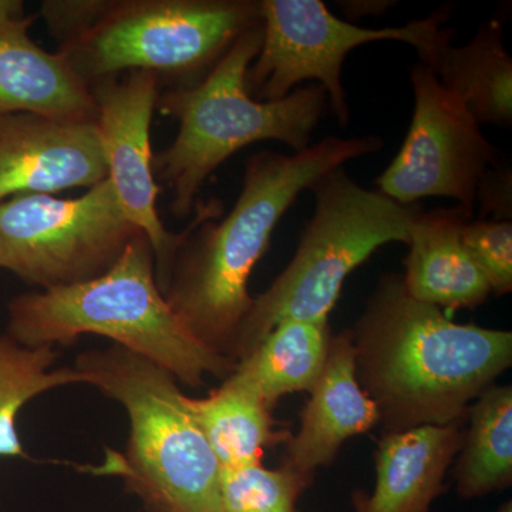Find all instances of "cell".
Listing matches in <instances>:
<instances>
[{"label":"cell","instance_id":"6da1fadb","mask_svg":"<svg viewBox=\"0 0 512 512\" xmlns=\"http://www.w3.org/2000/svg\"><path fill=\"white\" fill-rule=\"evenodd\" d=\"M382 147L375 136L326 137L292 156L261 151L248 158L238 200L222 220L220 201H198L161 286L184 328L205 348L232 360L254 301L249 278L285 212L323 175Z\"/></svg>","mask_w":512,"mask_h":512},{"label":"cell","instance_id":"7a4b0ae2","mask_svg":"<svg viewBox=\"0 0 512 512\" xmlns=\"http://www.w3.org/2000/svg\"><path fill=\"white\" fill-rule=\"evenodd\" d=\"M350 333L357 380L384 433L461 423L512 363L510 330L454 322L412 298L400 275L380 279Z\"/></svg>","mask_w":512,"mask_h":512},{"label":"cell","instance_id":"3957f363","mask_svg":"<svg viewBox=\"0 0 512 512\" xmlns=\"http://www.w3.org/2000/svg\"><path fill=\"white\" fill-rule=\"evenodd\" d=\"M6 333L25 346H69L96 335L146 357L191 389L225 380L237 363L205 348L171 311L157 282L156 256L143 232L106 274L8 303Z\"/></svg>","mask_w":512,"mask_h":512},{"label":"cell","instance_id":"277c9868","mask_svg":"<svg viewBox=\"0 0 512 512\" xmlns=\"http://www.w3.org/2000/svg\"><path fill=\"white\" fill-rule=\"evenodd\" d=\"M262 40L261 20L238 37L200 83L158 94L156 109L177 120L178 133L170 146L154 154L153 171L170 188V211L177 218L194 212L202 185L242 148L268 140L286 144L293 153L309 147L328 94L311 84L282 100L252 99L245 76Z\"/></svg>","mask_w":512,"mask_h":512},{"label":"cell","instance_id":"5b68a950","mask_svg":"<svg viewBox=\"0 0 512 512\" xmlns=\"http://www.w3.org/2000/svg\"><path fill=\"white\" fill-rule=\"evenodd\" d=\"M76 367L126 410V453L103 470L123 478L148 512H221V467L168 370L121 346L89 350Z\"/></svg>","mask_w":512,"mask_h":512},{"label":"cell","instance_id":"8992f818","mask_svg":"<svg viewBox=\"0 0 512 512\" xmlns=\"http://www.w3.org/2000/svg\"><path fill=\"white\" fill-rule=\"evenodd\" d=\"M315 212L291 264L252 301L232 360L248 356L284 320L328 323L348 276L377 249L409 244L419 205H403L355 183L339 167L311 188Z\"/></svg>","mask_w":512,"mask_h":512},{"label":"cell","instance_id":"52a82bcc","mask_svg":"<svg viewBox=\"0 0 512 512\" xmlns=\"http://www.w3.org/2000/svg\"><path fill=\"white\" fill-rule=\"evenodd\" d=\"M261 20L259 0H113L90 32L57 52L89 89L130 72L190 87Z\"/></svg>","mask_w":512,"mask_h":512},{"label":"cell","instance_id":"ba28073f","mask_svg":"<svg viewBox=\"0 0 512 512\" xmlns=\"http://www.w3.org/2000/svg\"><path fill=\"white\" fill-rule=\"evenodd\" d=\"M141 232L109 178L77 198L20 195L0 202V269L52 291L106 274Z\"/></svg>","mask_w":512,"mask_h":512},{"label":"cell","instance_id":"9c48e42d","mask_svg":"<svg viewBox=\"0 0 512 512\" xmlns=\"http://www.w3.org/2000/svg\"><path fill=\"white\" fill-rule=\"evenodd\" d=\"M264 40L249 66L245 86L252 99H285L298 84L315 80L328 94L330 109L342 126L349 104L342 86V66L356 47L396 40L420 57L447 35V13L437 12L400 28L366 29L336 18L320 0H259Z\"/></svg>","mask_w":512,"mask_h":512},{"label":"cell","instance_id":"30bf717a","mask_svg":"<svg viewBox=\"0 0 512 512\" xmlns=\"http://www.w3.org/2000/svg\"><path fill=\"white\" fill-rule=\"evenodd\" d=\"M414 110L409 133L377 191L403 205L423 198L458 202L473 218L481 178L497 160L498 150L485 138L473 114L426 66L412 70Z\"/></svg>","mask_w":512,"mask_h":512},{"label":"cell","instance_id":"8fae6325","mask_svg":"<svg viewBox=\"0 0 512 512\" xmlns=\"http://www.w3.org/2000/svg\"><path fill=\"white\" fill-rule=\"evenodd\" d=\"M97 106V128L121 210L150 241L156 256L158 285L187 234L168 231L157 210L161 185L153 171L151 123L156 110L160 80L147 72H130L90 86Z\"/></svg>","mask_w":512,"mask_h":512},{"label":"cell","instance_id":"7c38bea8","mask_svg":"<svg viewBox=\"0 0 512 512\" xmlns=\"http://www.w3.org/2000/svg\"><path fill=\"white\" fill-rule=\"evenodd\" d=\"M106 178L96 123L32 113L0 116V202L20 195L89 190Z\"/></svg>","mask_w":512,"mask_h":512},{"label":"cell","instance_id":"4fadbf2b","mask_svg":"<svg viewBox=\"0 0 512 512\" xmlns=\"http://www.w3.org/2000/svg\"><path fill=\"white\" fill-rule=\"evenodd\" d=\"M301 417V427L286 440L284 466L313 478L329 466L340 447L380 421L375 402L356 376L350 330L330 335L328 359Z\"/></svg>","mask_w":512,"mask_h":512},{"label":"cell","instance_id":"5bb4252c","mask_svg":"<svg viewBox=\"0 0 512 512\" xmlns=\"http://www.w3.org/2000/svg\"><path fill=\"white\" fill-rule=\"evenodd\" d=\"M463 421L384 433L372 493L356 490L353 512H430L463 441Z\"/></svg>","mask_w":512,"mask_h":512},{"label":"cell","instance_id":"9a60e30c","mask_svg":"<svg viewBox=\"0 0 512 512\" xmlns=\"http://www.w3.org/2000/svg\"><path fill=\"white\" fill-rule=\"evenodd\" d=\"M36 16L0 30V116L32 113L69 123H96L92 92L62 53L33 42Z\"/></svg>","mask_w":512,"mask_h":512},{"label":"cell","instance_id":"2e32d148","mask_svg":"<svg viewBox=\"0 0 512 512\" xmlns=\"http://www.w3.org/2000/svg\"><path fill=\"white\" fill-rule=\"evenodd\" d=\"M468 220L473 218L458 207L417 212L402 276L404 288L416 301L456 311L477 308L493 293L461 239Z\"/></svg>","mask_w":512,"mask_h":512},{"label":"cell","instance_id":"e0dca14e","mask_svg":"<svg viewBox=\"0 0 512 512\" xmlns=\"http://www.w3.org/2000/svg\"><path fill=\"white\" fill-rule=\"evenodd\" d=\"M451 30L420 57L480 124L512 123V59L500 23H485L467 45H451Z\"/></svg>","mask_w":512,"mask_h":512},{"label":"cell","instance_id":"ac0fdd59","mask_svg":"<svg viewBox=\"0 0 512 512\" xmlns=\"http://www.w3.org/2000/svg\"><path fill=\"white\" fill-rule=\"evenodd\" d=\"M329 340L328 323L284 320L239 360L231 376L272 409L288 394L311 392L328 359Z\"/></svg>","mask_w":512,"mask_h":512},{"label":"cell","instance_id":"d6986e66","mask_svg":"<svg viewBox=\"0 0 512 512\" xmlns=\"http://www.w3.org/2000/svg\"><path fill=\"white\" fill-rule=\"evenodd\" d=\"M185 403L221 468L261 464L266 448L289 439L275 429L271 407L231 375L207 397Z\"/></svg>","mask_w":512,"mask_h":512},{"label":"cell","instance_id":"ffe728a7","mask_svg":"<svg viewBox=\"0 0 512 512\" xmlns=\"http://www.w3.org/2000/svg\"><path fill=\"white\" fill-rule=\"evenodd\" d=\"M454 460L457 493L464 500L505 490L512 483V387L493 386L474 400Z\"/></svg>","mask_w":512,"mask_h":512},{"label":"cell","instance_id":"44dd1931","mask_svg":"<svg viewBox=\"0 0 512 512\" xmlns=\"http://www.w3.org/2000/svg\"><path fill=\"white\" fill-rule=\"evenodd\" d=\"M52 346H25L0 333V457H26L20 443V410L36 397L70 384H87L76 367H56Z\"/></svg>","mask_w":512,"mask_h":512},{"label":"cell","instance_id":"7402d4cb","mask_svg":"<svg viewBox=\"0 0 512 512\" xmlns=\"http://www.w3.org/2000/svg\"><path fill=\"white\" fill-rule=\"evenodd\" d=\"M312 483L286 466L221 468V512H301L299 498Z\"/></svg>","mask_w":512,"mask_h":512},{"label":"cell","instance_id":"603a6c76","mask_svg":"<svg viewBox=\"0 0 512 512\" xmlns=\"http://www.w3.org/2000/svg\"><path fill=\"white\" fill-rule=\"evenodd\" d=\"M468 254L483 271L491 292L505 295L512 291L511 221L468 220L461 229Z\"/></svg>","mask_w":512,"mask_h":512},{"label":"cell","instance_id":"cb8c5ba5","mask_svg":"<svg viewBox=\"0 0 512 512\" xmlns=\"http://www.w3.org/2000/svg\"><path fill=\"white\" fill-rule=\"evenodd\" d=\"M113 0H45L40 18L59 49L72 45L90 32L109 12Z\"/></svg>","mask_w":512,"mask_h":512},{"label":"cell","instance_id":"d4e9b609","mask_svg":"<svg viewBox=\"0 0 512 512\" xmlns=\"http://www.w3.org/2000/svg\"><path fill=\"white\" fill-rule=\"evenodd\" d=\"M511 173L507 168H490L478 185L477 202L480 220L493 215L495 221H511Z\"/></svg>","mask_w":512,"mask_h":512},{"label":"cell","instance_id":"484cf974","mask_svg":"<svg viewBox=\"0 0 512 512\" xmlns=\"http://www.w3.org/2000/svg\"><path fill=\"white\" fill-rule=\"evenodd\" d=\"M28 16L22 0H0V30L13 28Z\"/></svg>","mask_w":512,"mask_h":512},{"label":"cell","instance_id":"4316f807","mask_svg":"<svg viewBox=\"0 0 512 512\" xmlns=\"http://www.w3.org/2000/svg\"><path fill=\"white\" fill-rule=\"evenodd\" d=\"M498 512H512L511 501H508V503L501 505L500 510H498Z\"/></svg>","mask_w":512,"mask_h":512}]
</instances>
